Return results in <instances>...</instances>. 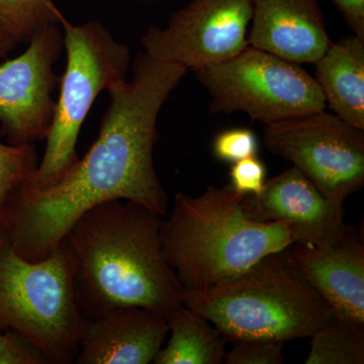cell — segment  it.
Listing matches in <instances>:
<instances>
[{
  "label": "cell",
  "instance_id": "6da1fadb",
  "mask_svg": "<svg viewBox=\"0 0 364 364\" xmlns=\"http://www.w3.org/2000/svg\"><path fill=\"white\" fill-rule=\"evenodd\" d=\"M188 69L141 53L133 78L109 88L111 102L97 138L58 178L41 188L21 186L0 205V227L28 261L51 255L81 215L100 203L129 200L159 215L169 200L153 151L157 119Z\"/></svg>",
  "mask_w": 364,
  "mask_h": 364
},
{
  "label": "cell",
  "instance_id": "9a60e30c",
  "mask_svg": "<svg viewBox=\"0 0 364 364\" xmlns=\"http://www.w3.org/2000/svg\"><path fill=\"white\" fill-rule=\"evenodd\" d=\"M316 80L335 114L364 131V38L331 43L315 63Z\"/></svg>",
  "mask_w": 364,
  "mask_h": 364
},
{
  "label": "cell",
  "instance_id": "277c9868",
  "mask_svg": "<svg viewBox=\"0 0 364 364\" xmlns=\"http://www.w3.org/2000/svg\"><path fill=\"white\" fill-rule=\"evenodd\" d=\"M183 306L207 318L227 341L287 342L311 337L334 316L287 260L284 250L235 279L183 291Z\"/></svg>",
  "mask_w": 364,
  "mask_h": 364
},
{
  "label": "cell",
  "instance_id": "44dd1931",
  "mask_svg": "<svg viewBox=\"0 0 364 364\" xmlns=\"http://www.w3.org/2000/svg\"><path fill=\"white\" fill-rule=\"evenodd\" d=\"M213 152L218 159L229 163L257 156V136L252 130L246 128L223 131L214 139Z\"/></svg>",
  "mask_w": 364,
  "mask_h": 364
},
{
  "label": "cell",
  "instance_id": "ba28073f",
  "mask_svg": "<svg viewBox=\"0 0 364 364\" xmlns=\"http://www.w3.org/2000/svg\"><path fill=\"white\" fill-rule=\"evenodd\" d=\"M263 140L336 205L363 186L364 131L336 114L323 109L264 124Z\"/></svg>",
  "mask_w": 364,
  "mask_h": 364
},
{
  "label": "cell",
  "instance_id": "7402d4cb",
  "mask_svg": "<svg viewBox=\"0 0 364 364\" xmlns=\"http://www.w3.org/2000/svg\"><path fill=\"white\" fill-rule=\"evenodd\" d=\"M0 333V364H51L32 339L14 330Z\"/></svg>",
  "mask_w": 364,
  "mask_h": 364
},
{
  "label": "cell",
  "instance_id": "2e32d148",
  "mask_svg": "<svg viewBox=\"0 0 364 364\" xmlns=\"http://www.w3.org/2000/svg\"><path fill=\"white\" fill-rule=\"evenodd\" d=\"M168 342L158 352L155 364H220L227 340L207 318L182 305L166 317Z\"/></svg>",
  "mask_w": 364,
  "mask_h": 364
},
{
  "label": "cell",
  "instance_id": "8fae6325",
  "mask_svg": "<svg viewBox=\"0 0 364 364\" xmlns=\"http://www.w3.org/2000/svg\"><path fill=\"white\" fill-rule=\"evenodd\" d=\"M241 205L253 221L286 225L294 243L301 245H328L346 228L344 207L326 198L294 166L267 179L260 193L246 195Z\"/></svg>",
  "mask_w": 364,
  "mask_h": 364
},
{
  "label": "cell",
  "instance_id": "5b68a950",
  "mask_svg": "<svg viewBox=\"0 0 364 364\" xmlns=\"http://www.w3.org/2000/svg\"><path fill=\"white\" fill-rule=\"evenodd\" d=\"M85 324L74 296L65 243L33 262L18 255L0 227V330L32 339L51 364H71Z\"/></svg>",
  "mask_w": 364,
  "mask_h": 364
},
{
  "label": "cell",
  "instance_id": "cb8c5ba5",
  "mask_svg": "<svg viewBox=\"0 0 364 364\" xmlns=\"http://www.w3.org/2000/svg\"><path fill=\"white\" fill-rule=\"evenodd\" d=\"M354 35L364 38V0H331Z\"/></svg>",
  "mask_w": 364,
  "mask_h": 364
},
{
  "label": "cell",
  "instance_id": "7c38bea8",
  "mask_svg": "<svg viewBox=\"0 0 364 364\" xmlns=\"http://www.w3.org/2000/svg\"><path fill=\"white\" fill-rule=\"evenodd\" d=\"M287 260L332 309L335 317L364 324V247L355 230L328 245L291 244Z\"/></svg>",
  "mask_w": 364,
  "mask_h": 364
},
{
  "label": "cell",
  "instance_id": "d6986e66",
  "mask_svg": "<svg viewBox=\"0 0 364 364\" xmlns=\"http://www.w3.org/2000/svg\"><path fill=\"white\" fill-rule=\"evenodd\" d=\"M39 165L33 145H11L0 142V205L20 188Z\"/></svg>",
  "mask_w": 364,
  "mask_h": 364
},
{
  "label": "cell",
  "instance_id": "9c48e42d",
  "mask_svg": "<svg viewBox=\"0 0 364 364\" xmlns=\"http://www.w3.org/2000/svg\"><path fill=\"white\" fill-rule=\"evenodd\" d=\"M251 18V0H191L169 16L165 28L150 26L141 43L153 58L195 70L248 47Z\"/></svg>",
  "mask_w": 364,
  "mask_h": 364
},
{
  "label": "cell",
  "instance_id": "8992f818",
  "mask_svg": "<svg viewBox=\"0 0 364 364\" xmlns=\"http://www.w3.org/2000/svg\"><path fill=\"white\" fill-rule=\"evenodd\" d=\"M61 28L65 71L60 76V95L46 138L44 156L23 184L31 188L58 178L78 159L76 145L88 112L102 91L126 80L131 65L128 46L98 21L74 25L65 18Z\"/></svg>",
  "mask_w": 364,
  "mask_h": 364
},
{
  "label": "cell",
  "instance_id": "e0dca14e",
  "mask_svg": "<svg viewBox=\"0 0 364 364\" xmlns=\"http://www.w3.org/2000/svg\"><path fill=\"white\" fill-rule=\"evenodd\" d=\"M310 338L306 364L364 363V324L333 316Z\"/></svg>",
  "mask_w": 364,
  "mask_h": 364
},
{
  "label": "cell",
  "instance_id": "5bb4252c",
  "mask_svg": "<svg viewBox=\"0 0 364 364\" xmlns=\"http://www.w3.org/2000/svg\"><path fill=\"white\" fill-rule=\"evenodd\" d=\"M249 46L296 63L315 64L330 40L318 0H251Z\"/></svg>",
  "mask_w": 364,
  "mask_h": 364
},
{
  "label": "cell",
  "instance_id": "ffe728a7",
  "mask_svg": "<svg viewBox=\"0 0 364 364\" xmlns=\"http://www.w3.org/2000/svg\"><path fill=\"white\" fill-rule=\"evenodd\" d=\"M227 352V364H282L284 361V342L268 340H241L232 342Z\"/></svg>",
  "mask_w": 364,
  "mask_h": 364
},
{
  "label": "cell",
  "instance_id": "7a4b0ae2",
  "mask_svg": "<svg viewBox=\"0 0 364 364\" xmlns=\"http://www.w3.org/2000/svg\"><path fill=\"white\" fill-rule=\"evenodd\" d=\"M161 220L142 205L117 200L91 208L70 228L63 242L86 322L123 306L166 318L183 305V289L163 255Z\"/></svg>",
  "mask_w": 364,
  "mask_h": 364
},
{
  "label": "cell",
  "instance_id": "3957f363",
  "mask_svg": "<svg viewBox=\"0 0 364 364\" xmlns=\"http://www.w3.org/2000/svg\"><path fill=\"white\" fill-rule=\"evenodd\" d=\"M243 193L210 186L203 195L178 193L161 220L163 255L183 291H198L247 272L263 258L294 243L291 229L244 214Z\"/></svg>",
  "mask_w": 364,
  "mask_h": 364
},
{
  "label": "cell",
  "instance_id": "603a6c76",
  "mask_svg": "<svg viewBox=\"0 0 364 364\" xmlns=\"http://www.w3.org/2000/svg\"><path fill=\"white\" fill-rule=\"evenodd\" d=\"M230 186L243 195H257L267 181V168L257 156L234 162L229 172Z\"/></svg>",
  "mask_w": 364,
  "mask_h": 364
},
{
  "label": "cell",
  "instance_id": "4fadbf2b",
  "mask_svg": "<svg viewBox=\"0 0 364 364\" xmlns=\"http://www.w3.org/2000/svg\"><path fill=\"white\" fill-rule=\"evenodd\" d=\"M167 336L161 314L141 306L114 309L86 322L74 363H153Z\"/></svg>",
  "mask_w": 364,
  "mask_h": 364
},
{
  "label": "cell",
  "instance_id": "52a82bcc",
  "mask_svg": "<svg viewBox=\"0 0 364 364\" xmlns=\"http://www.w3.org/2000/svg\"><path fill=\"white\" fill-rule=\"evenodd\" d=\"M193 72L210 95L213 114L242 112L269 124L327 107L317 80L301 64L252 46Z\"/></svg>",
  "mask_w": 364,
  "mask_h": 364
},
{
  "label": "cell",
  "instance_id": "d4e9b609",
  "mask_svg": "<svg viewBox=\"0 0 364 364\" xmlns=\"http://www.w3.org/2000/svg\"><path fill=\"white\" fill-rule=\"evenodd\" d=\"M25 42L18 33L0 18V59L6 58L18 45Z\"/></svg>",
  "mask_w": 364,
  "mask_h": 364
},
{
  "label": "cell",
  "instance_id": "30bf717a",
  "mask_svg": "<svg viewBox=\"0 0 364 364\" xmlns=\"http://www.w3.org/2000/svg\"><path fill=\"white\" fill-rule=\"evenodd\" d=\"M28 43L20 56L0 64V133L11 145L46 140L59 86L54 66L64 49L61 26H46Z\"/></svg>",
  "mask_w": 364,
  "mask_h": 364
},
{
  "label": "cell",
  "instance_id": "ac0fdd59",
  "mask_svg": "<svg viewBox=\"0 0 364 364\" xmlns=\"http://www.w3.org/2000/svg\"><path fill=\"white\" fill-rule=\"evenodd\" d=\"M0 18L28 42L46 26H61L66 18L53 0H0Z\"/></svg>",
  "mask_w": 364,
  "mask_h": 364
}]
</instances>
